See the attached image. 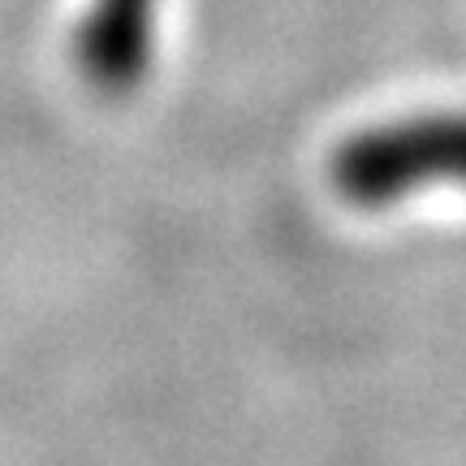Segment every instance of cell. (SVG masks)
I'll use <instances>...</instances> for the list:
<instances>
[{
  "label": "cell",
  "mask_w": 466,
  "mask_h": 466,
  "mask_svg": "<svg viewBox=\"0 0 466 466\" xmlns=\"http://www.w3.org/2000/svg\"><path fill=\"white\" fill-rule=\"evenodd\" d=\"M333 195L354 212H393L415 199L466 195V108H423L350 130L329 156Z\"/></svg>",
  "instance_id": "cell-1"
},
{
  "label": "cell",
  "mask_w": 466,
  "mask_h": 466,
  "mask_svg": "<svg viewBox=\"0 0 466 466\" xmlns=\"http://www.w3.org/2000/svg\"><path fill=\"white\" fill-rule=\"evenodd\" d=\"M165 0H86L74 31L69 61L86 91L100 100H130L147 86L160 48Z\"/></svg>",
  "instance_id": "cell-2"
}]
</instances>
